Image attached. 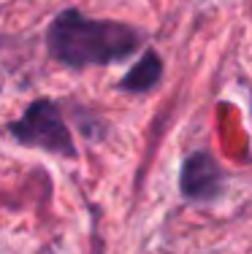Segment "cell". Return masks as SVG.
I'll return each instance as SVG.
<instances>
[{"instance_id": "obj_1", "label": "cell", "mask_w": 252, "mask_h": 254, "mask_svg": "<svg viewBox=\"0 0 252 254\" xmlns=\"http://www.w3.org/2000/svg\"><path fill=\"white\" fill-rule=\"evenodd\" d=\"M49 52L71 68L109 65L139 49L141 38L136 30L119 22L89 19L79 11H63L49 27Z\"/></svg>"}, {"instance_id": "obj_2", "label": "cell", "mask_w": 252, "mask_h": 254, "mask_svg": "<svg viewBox=\"0 0 252 254\" xmlns=\"http://www.w3.org/2000/svg\"><path fill=\"white\" fill-rule=\"evenodd\" d=\"M11 135L25 146H38L55 154H74V141L52 100H35L19 122L11 125Z\"/></svg>"}, {"instance_id": "obj_3", "label": "cell", "mask_w": 252, "mask_h": 254, "mask_svg": "<svg viewBox=\"0 0 252 254\" xmlns=\"http://www.w3.org/2000/svg\"><path fill=\"white\" fill-rule=\"evenodd\" d=\"M223 171L206 152H195L187 157L182 168V192L190 200H209L220 192Z\"/></svg>"}, {"instance_id": "obj_4", "label": "cell", "mask_w": 252, "mask_h": 254, "mask_svg": "<svg viewBox=\"0 0 252 254\" xmlns=\"http://www.w3.org/2000/svg\"><path fill=\"white\" fill-rule=\"evenodd\" d=\"M160 76H163L160 57L155 52H144V57L128 70V76L119 81V87L128 89V92H144V89H152L160 81Z\"/></svg>"}]
</instances>
